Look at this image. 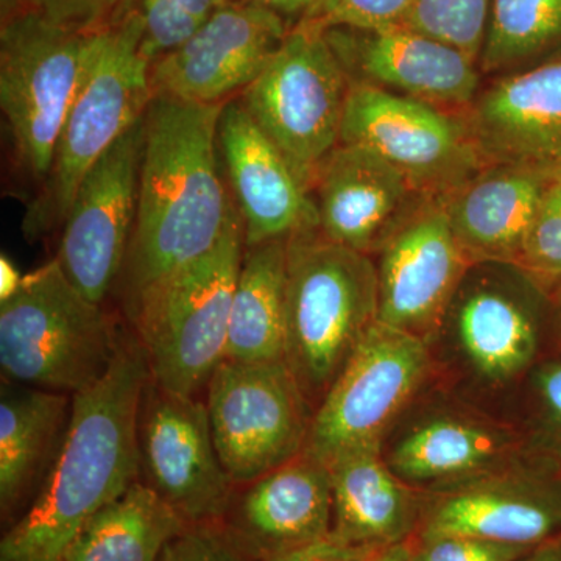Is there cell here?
<instances>
[{"label":"cell","instance_id":"1","mask_svg":"<svg viewBox=\"0 0 561 561\" xmlns=\"http://www.w3.org/2000/svg\"><path fill=\"white\" fill-rule=\"evenodd\" d=\"M224 105L153 95L146 111L138 214L116 286L127 319L147 290L224 236L234 209L217 142Z\"/></svg>","mask_w":561,"mask_h":561},{"label":"cell","instance_id":"2","mask_svg":"<svg viewBox=\"0 0 561 561\" xmlns=\"http://www.w3.org/2000/svg\"><path fill=\"white\" fill-rule=\"evenodd\" d=\"M151 381L139 339H122L101 381L72 397L68 430L31 507L0 541V561H61L81 527L139 481L140 404Z\"/></svg>","mask_w":561,"mask_h":561},{"label":"cell","instance_id":"3","mask_svg":"<svg viewBox=\"0 0 561 561\" xmlns=\"http://www.w3.org/2000/svg\"><path fill=\"white\" fill-rule=\"evenodd\" d=\"M151 62L140 51L138 25L116 16L91 33L76 94L66 116L49 179L24 217L31 241L62 227L81 180L149 108Z\"/></svg>","mask_w":561,"mask_h":561},{"label":"cell","instance_id":"4","mask_svg":"<svg viewBox=\"0 0 561 561\" xmlns=\"http://www.w3.org/2000/svg\"><path fill=\"white\" fill-rule=\"evenodd\" d=\"M378 320V268L370 254L319 230L287 247L284 362L309 404L323 400L362 335Z\"/></svg>","mask_w":561,"mask_h":561},{"label":"cell","instance_id":"5","mask_svg":"<svg viewBox=\"0 0 561 561\" xmlns=\"http://www.w3.org/2000/svg\"><path fill=\"white\" fill-rule=\"evenodd\" d=\"M245 250L238 209L217 245L144 294L128 317L149 359L151 381L198 397L227 357L236 280Z\"/></svg>","mask_w":561,"mask_h":561},{"label":"cell","instance_id":"6","mask_svg":"<svg viewBox=\"0 0 561 561\" xmlns=\"http://www.w3.org/2000/svg\"><path fill=\"white\" fill-rule=\"evenodd\" d=\"M121 343L113 317L77 290L55 260L27 273L0 302V368L11 383L73 397L101 381Z\"/></svg>","mask_w":561,"mask_h":561},{"label":"cell","instance_id":"7","mask_svg":"<svg viewBox=\"0 0 561 561\" xmlns=\"http://www.w3.org/2000/svg\"><path fill=\"white\" fill-rule=\"evenodd\" d=\"M87 38L32 11L2 20L0 108L14 169L22 180L36 186V192L49 179L54 165L62 125L79 84Z\"/></svg>","mask_w":561,"mask_h":561},{"label":"cell","instance_id":"8","mask_svg":"<svg viewBox=\"0 0 561 561\" xmlns=\"http://www.w3.org/2000/svg\"><path fill=\"white\" fill-rule=\"evenodd\" d=\"M350 84L324 28L305 20L290 28L260 77L239 95L309 192L320 165L341 142Z\"/></svg>","mask_w":561,"mask_h":561},{"label":"cell","instance_id":"9","mask_svg":"<svg viewBox=\"0 0 561 561\" xmlns=\"http://www.w3.org/2000/svg\"><path fill=\"white\" fill-rule=\"evenodd\" d=\"M205 402L217 453L236 486L305 451L311 404L284 359H225L210 376Z\"/></svg>","mask_w":561,"mask_h":561},{"label":"cell","instance_id":"10","mask_svg":"<svg viewBox=\"0 0 561 561\" xmlns=\"http://www.w3.org/2000/svg\"><path fill=\"white\" fill-rule=\"evenodd\" d=\"M339 144L375 151L427 198L445 197L486 165L467 117L354 81Z\"/></svg>","mask_w":561,"mask_h":561},{"label":"cell","instance_id":"11","mask_svg":"<svg viewBox=\"0 0 561 561\" xmlns=\"http://www.w3.org/2000/svg\"><path fill=\"white\" fill-rule=\"evenodd\" d=\"M427 367L423 339L376 320L312 413L302 453L328 467L341 454L381 445Z\"/></svg>","mask_w":561,"mask_h":561},{"label":"cell","instance_id":"12","mask_svg":"<svg viewBox=\"0 0 561 561\" xmlns=\"http://www.w3.org/2000/svg\"><path fill=\"white\" fill-rule=\"evenodd\" d=\"M146 114L81 180L62 221L58 262L69 283L102 305L116 290L138 214Z\"/></svg>","mask_w":561,"mask_h":561},{"label":"cell","instance_id":"13","mask_svg":"<svg viewBox=\"0 0 561 561\" xmlns=\"http://www.w3.org/2000/svg\"><path fill=\"white\" fill-rule=\"evenodd\" d=\"M139 474L184 523H219L236 485L214 443L206 402L150 381L138 423Z\"/></svg>","mask_w":561,"mask_h":561},{"label":"cell","instance_id":"14","mask_svg":"<svg viewBox=\"0 0 561 561\" xmlns=\"http://www.w3.org/2000/svg\"><path fill=\"white\" fill-rule=\"evenodd\" d=\"M275 11L230 0L179 49L151 65L153 95L227 103L260 77L290 32Z\"/></svg>","mask_w":561,"mask_h":561},{"label":"cell","instance_id":"15","mask_svg":"<svg viewBox=\"0 0 561 561\" xmlns=\"http://www.w3.org/2000/svg\"><path fill=\"white\" fill-rule=\"evenodd\" d=\"M378 321L423 339L451 308L472 262L438 198H424L382 243Z\"/></svg>","mask_w":561,"mask_h":561},{"label":"cell","instance_id":"16","mask_svg":"<svg viewBox=\"0 0 561 561\" xmlns=\"http://www.w3.org/2000/svg\"><path fill=\"white\" fill-rule=\"evenodd\" d=\"M350 81L438 106L467 108L479 94L478 62L404 24L382 28H324Z\"/></svg>","mask_w":561,"mask_h":561},{"label":"cell","instance_id":"17","mask_svg":"<svg viewBox=\"0 0 561 561\" xmlns=\"http://www.w3.org/2000/svg\"><path fill=\"white\" fill-rule=\"evenodd\" d=\"M217 142L225 183L242 219L245 247L319 230L311 192L241 98L225 103Z\"/></svg>","mask_w":561,"mask_h":561},{"label":"cell","instance_id":"18","mask_svg":"<svg viewBox=\"0 0 561 561\" xmlns=\"http://www.w3.org/2000/svg\"><path fill=\"white\" fill-rule=\"evenodd\" d=\"M219 526L251 561L276 559L330 537V470L300 454L256 481L236 486Z\"/></svg>","mask_w":561,"mask_h":561},{"label":"cell","instance_id":"19","mask_svg":"<svg viewBox=\"0 0 561 561\" xmlns=\"http://www.w3.org/2000/svg\"><path fill=\"white\" fill-rule=\"evenodd\" d=\"M465 117L486 164L561 179V55L501 77Z\"/></svg>","mask_w":561,"mask_h":561},{"label":"cell","instance_id":"20","mask_svg":"<svg viewBox=\"0 0 561 561\" xmlns=\"http://www.w3.org/2000/svg\"><path fill=\"white\" fill-rule=\"evenodd\" d=\"M312 190L320 234L365 254L381 249L411 216L413 195L423 197L389 161L346 144H339L320 165Z\"/></svg>","mask_w":561,"mask_h":561},{"label":"cell","instance_id":"21","mask_svg":"<svg viewBox=\"0 0 561 561\" xmlns=\"http://www.w3.org/2000/svg\"><path fill=\"white\" fill-rule=\"evenodd\" d=\"M445 535L538 548L561 537V491L526 479H474L427 516L423 538Z\"/></svg>","mask_w":561,"mask_h":561},{"label":"cell","instance_id":"22","mask_svg":"<svg viewBox=\"0 0 561 561\" xmlns=\"http://www.w3.org/2000/svg\"><path fill=\"white\" fill-rule=\"evenodd\" d=\"M552 181L518 165L486 164L438 201L472 264L513 265Z\"/></svg>","mask_w":561,"mask_h":561},{"label":"cell","instance_id":"23","mask_svg":"<svg viewBox=\"0 0 561 561\" xmlns=\"http://www.w3.org/2000/svg\"><path fill=\"white\" fill-rule=\"evenodd\" d=\"M482 273L471 280L467 273L449 311L460 348L474 370L490 381H508L534 360L537 321L511 280Z\"/></svg>","mask_w":561,"mask_h":561},{"label":"cell","instance_id":"24","mask_svg":"<svg viewBox=\"0 0 561 561\" xmlns=\"http://www.w3.org/2000/svg\"><path fill=\"white\" fill-rule=\"evenodd\" d=\"M382 445L353 449L328 465L332 491V529L351 545L386 546L405 541L415 518L408 483L381 457Z\"/></svg>","mask_w":561,"mask_h":561},{"label":"cell","instance_id":"25","mask_svg":"<svg viewBox=\"0 0 561 561\" xmlns=\"http://www.w3.org/2000/svg\"><path fill=\"white\" fill-rule=\"evenodd\" d=\"M72 397L21 387L0 401V511H20L46 479L66 430ZM36 494V493H35Z\"/></svg>","mask_w":561,"mask_h":561},{"label":"cell","instance_id":"26","mask_svg":"<svg viewBox=\"0 0 561 561\" xmlns=\"http://www.w3.org/2000/svg\"><path fill=\"white\" fill-rule=\"evenodd\" d=\"M287 247L289 239H273L243 250L232 297L225 359H284Z\"/></svg>","mask_w":561,"mask_h":561},{"label":"cell","instance_id":"27","mask_svg":"<svg viewBox=\"0 0 561 561\" xmlns=\"http://www.w3.org/2000/svg\"><path fill=\"white\" fill-rule=\"evenodd\" d=\"M187 526L139 479L88 519L61 561H157Z\"/></svg>","mask_w":561,"mask_h":561},{"label":"cell","instance_id":"28","mask_svg":"<svg viewBox=\"0 0 561 561\" xmlns=\"http://www.w3.org/2000/svg\"><path fill=\"white\" fill-rule=\"evenodd\" d=\"M507 440L479 421L440 416L405 434L387 463L405 483L474 481L507 456Z\"/></svg>","mask_w":561,"mask_h":561},{"label":"cell","instance_id":"29","mask_svg":"<svg viewBox=\"0 0 561 561\" xmlns=\"http://www.w3.org/2000/svg\"><path fill=\"white\" fill-rule=\"evenodd\" d=\"M561 55V0H493L479 65L516 72Z\"/></svg>","mask_w":561,"mask_h":561},{"label":"cell","instance_id":"30","mask_svg":"<svg viewBox=\"0 0 561 561\" xmlns=\"http://www.w3.org/2000/svg\"><path fill=\"white\" fill-rule=\"evenodd\" d=\"M230 0H125L116 16L139 28L140 51L153 65L201 31Z\"/></svg>","mask_w":561,"mask_h":561},{"label":"cell","instance_id":"31","mask_svg":"<svg viewBox=\"0 0 561 561\" xmlns=\"http://www.w3.org/2000/svg\"><path fill=\"white\" fill-rule=\"evenodd\" d=\"M493 0H413L402 24L479 62Z\"/></svg>","mask_w":561,"mask_h":561},{"label":"cell","instance_id":"32","mask_svg":"<svg viewBox=\"0 0 561 561\" xmlns=\"http://www.w3.org/2000/svg\"><path fill=\"white\" fill-rule=\"evenodd\" d=\"M516 268L546 298L561 287V179L553 180L542 195L531 221Z\"/></svg>","mask_w":561,"mask_h":561},{"label":"cell","instance_id":"33","mask_svg":"<svg viewBox=\"0 0 561 561\" xmlns=\"http://www.w3.org/2000/svg\"><path fill=\"white\" fill-rule=\"evenodd\" d=\"M125 0H2V20L32 11L66 31L91 35L108 27Z\"/></svg>","mask_w":561,"mask_h":561},{"label":"cell","instance_id":"34","mask_svg":"<svg viewBox=\"0 0 561 561\" xmlns=\"http://www.w3.org/2000/svg\"><path fill=\"white\" fill-rule=\"evenodd\" d=\"M413 0H327L311 20L323 28H382L404 22Z\"/></svg>","mask_w":561,"mask_h":561},{"label":"cell","instance_id":"35","mask_svg":"<svg viewBox=\"0 0 561 561\" xmlns=\"http://www.w3.org/2000/svg\"><path fill=\"white\" fill-rule=\"evenodd\" d=\"M530 551L534 549L445 535L423 538V545L413 549L412 561H518Z\"/></svg>","mask_w":561,"mask_h":561},{"label":"cell","instance_id":"36","mask_svg":"<svg viewBox=\"0 0 561 561\" xmlns=\"http://www.w3.org/2000/svg\"><path fill=\"white\" fill-rule=\"evenodd\" d=\"M157 561H251L221 530L219 523L194 524L176 535Z\"/></svg>","mask_w":561,"mask_h":561},{"label":"cell","instance_id":"37","mask_svg":"<svg viewBox=\"0 0 561 561\" xmlns=\"http://www.w3.org/2000/svg\"><path fill=\"white\" fill-rule=\"evenodd\" d=\"M382 548L351 545L334 535L268 561H368Z\"/></svg>","mask_w":561,"mask_h":561},{"label":"cell","instance_id":"38","mask_svg":"<svg viewBox=\"0 0 561 561\" xmlns=\"http://www.w3.org/2000/svg\"><path fill=\"white\" fill-rule=\"evenodd\" d=\"M535 387L546 419L561 432V362L542 365L535 376Z\"/></svg>","mask_w":561,"mask_h":561},{"label":"cell","instance_id":"39","mask_svg":"<svg viewBox=\"0 0 561 561\" xmlns=\"http://www.w3.org/2000/svg\"><path fill=\"white\" fill-rule=\"evenodd\" d=\"M278 13L284 20H311L327 0H247Z\"/></svg>","mask_w":561,"mask_h":561},{"label":"cell","instance_id":"40","mask_svg":"<svg viewBox=\"0 0 561 561\" xmlns=\"http://www.w3.org/2000/svg\"><path fill=\"white\" fill-rule=\"evenodd\" d=\"M24 276L18 271L13 261L5 256V254H2V260H0V302L9 300L20 290Z\"/></svg>","mask_w":561,"mask_h":561},{"label":"cell","instance_id":"41","mask_svg":"<svg viewBox=\"0 0 561 561\" xmlns=\"http://www.w3.org/2000/svg\"><path fill=\"white\" fill-rule=\"evenodd\" d=\"M413 548L408 540L379 549L368 561H412Z\"/></svg>","mask_w":561,"mask_h":561},{"label":"cell","instance_id":"42","mask_svg":"<svg viewBox=\"0 0 561 561\" xmlns=\"http://www.w3.org/2000/svg\"><path fill=\"white\" fill-rule=\"evenodd\" d=\"M518 561H561V537L538 546Z\"/></svg>","mask_w":561,"mask_h":561},{"label":"cell","instance_id":"43","mask_svg":"<svg viewBox=\"0 0 561 561\" xmlns=\"http://www.w3.org/2000/svg\"><path fill=\"white\" fill-rule=\"evenodd\" d=\"M549 301L552 302L553 311H556L557 324H559V330L561 334V287L559 290L556 291V294L552 295L551 298H549Z\"/></svg>","mask_w":561,"mask_h":561},{"label":"cell","instance_id":"44","mask_svg":"<svg viewBox=\"0 0 561 561\" xmlns=\"http://www.w3.org/2000/svg\"><path fill=\"white\" fill-rule=\"evenodd\" d=\"M559 489H560V491H561V479H560V482H559Z\"/></svg>","mask_w":561,"mask_h":561}]
</instances>
